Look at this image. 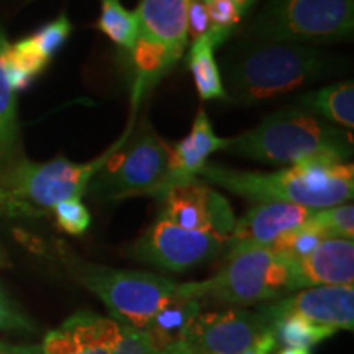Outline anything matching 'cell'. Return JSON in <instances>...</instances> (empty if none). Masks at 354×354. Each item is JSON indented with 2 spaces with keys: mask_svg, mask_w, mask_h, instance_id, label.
Wrapping results in <instances>:
<instances>
[{
  "mask_svg": "<svg viewBox=\"0 0 354 354\" xmlns=\"http://www.w3.org/2000/svg\"><path fill=\"white\" fill-rule=\"evenodd\" d=\"M333 57L317 46L245 39L221 59L227 100L253 105L322 81L333 73Z\"/></svg>",
  "mask_w": 354,
  "mask_h": 354,
  "instance_id": "1",
  "label": "cell"
},
{
  "mask_svg": "<svg viewBox=\"0 0 354 354\" xmlns=\"http://www.w3.org/2000/svg\"><path fill=\"white\" fill-rule=\"evenodd\" d=\"M198 177L250 202H284L310 210L343 205L354 196L353 165L326 159L297 162L272 172L232 169L207 162Z\"/></svg>",
  "mask_w": 354,
  "mask_h": 354,
  "instance_id": "2",
  "label": "cell"
},
{
  "mask_svg": "<svg viewBox=\"0 0 354 354\" xmlns=\"http://www.w3.org/2000/svg\"><path fill=\"white\" fill-rule=\"evenodd\" d=\"M225 151L274 166L313 159L348 162L353 156V136L344 128L292 105L268 115L251 130L228 138Z\"/></svg>",
  "mask_w": 354,
  "mask_h": 354,
  "instance_id": "3",
  "label": "cell"
},
{
  "mask_svg": "<svg viewBox=\"0 0 354 354\" xmlns=\"http://www.w3.org/2000/svg\"><path fill=\"white\" fill-rule=\"evenodd\" d=\"M136 113L130 115L127 130L100 156L88 162H73L66 158H56L48 162L19 161L13 165L0 184V205L12 215H37L53 210V207L69 198H81L87 192L94 176L109 158L125 143Z\"/></svg>",
  "mask_w": 354,
  "mask_h": 354,
  "instance_id": "4",
  "label": "cell"
},
{
  "mask_svg": "<svg viewBox=\"0 0 354 354\" xmlns=\"http://www.w3.org/2000/svg\"><path fill=\"white\" fill-rule=\"evenodd\" d=\"M294 261L271 248H253L227 258V264L214 277L179 284V294L198 300L202 307L241 308L268 300L284 299L292 290Z\"/></svg>",
  "mask_w": 354,
  "mask_h": 354,
  "instance_id": "5",
  "label": "cell"
},
{
  "mask_svg": "<svg viewBox=\"0 0 354 354\" xmlns=\"http://www.w3.org/2000/svg\"><path fill=\"white\" fill-rule=\"evenodd\" d=\"M353 33L354 0H266L246 38L317 46L346 41Z\"/></svg>",
  "mask_w": 354,
  "mask_h": 354,
  "instance_id": "6",
  "label": "cell"
},
{
  "mask_svg": "<svg viewBox=\"0 0 354 354\" xmlns=\"http://www.w3.org/2000/svg\"><path fill=\"white\" fill-rule=\"evenodd\" d=\"M169 159L171 145L143 120L133 127L125 143L94 176L87 192L102 201L136 196L158 198L169 176Z\"/></svg>",
  "mask_w": 354,
  "mask_h": 354,
  "instance_id": "7",
  "label": "cell"
},
{
  "mask_svg": "<svg viewBox=\"0 0 354 354\" xmlns=\"http://www.w3.org/2000/svg\"><path fill=\"white\" fill-rule=\"evenodd\" d=\"M74 276L95 294L113 320L135 330H143L162 305L177 294L179 284L165 276L109 266L74 263Z\"/></svg>",
  "mask_w": 354,
  "mask_h": 354,
  "instance_id": "8",
  "label": "cell"
},
{
  "mask_svg": "<svg viewBox=\"0 0 354 354\" xmlns=\"http://www.w3.org/2000/svg\"><path fill=\"white\" fill-rule=\"evenodd\" d=\"M227 241L209 232L185 230L159 218L131 246V256L140 263L171 272H184L215 259Z\"/></svg>",
  "mask_w": 354,
  "mask_h": 354,
  "instance_id": "9",
  "label": "cell"
},
{
  "mask_svg": "<svg viewBox=\"0 0 354 354\" xmlns=\"http://www.w3.org/2000/svg\"><path fill=\"white\" fill-rule=\"evenodd\" d=\"M268 330L272 326L261 310L201 312L190 323L184 344L192 354H241Z\"/></svg>",
  "mask_w": 354,
  "mask_h": 354,
  "instance_id": "10",
  "label": "cell"
},
{
  "mask_svg": "<svg viewBox=\"0 0 354 354\" xmlns=\"http://www.w3.org/2000/svg\"><path fill=\"white\" fill-rule=\"evenodd\" d=\"M159 218L185 230L214 233L225 241L236 223L230 202L201 177L174 185L159 198Z\"/></svg>",
  "mask_w": 354,
  "mask_h": 354,
  "instance_id": "11",
  "label": "cell"
},
{
  "mask_svg": "<svg viewBox=\"0 0 354 354\" xmlns=\"http://www.w3.org/2000/svg\"><path fill=\"white\" fill-rule=\"evenodd\" d=\"M269 323L286 313H295L335 331H353L354 325V287L320 286L302 289L290 297L279 299L261 308Z\"/></svg>",
  "mask_w": 354,
  "mask_h": 354,
  "instance_id": "12",
  "label": "cell"
},
{
  "mask_svg": "<svg viewBox=\"0 0 354 354\" xmlns=\"http://www.w3.org/2000/svg\"><path fill=\"white\" fill-rule=\"evenodd\" d=\"M313 212L284 202L254 203L234 223L225 245L227 258L253 248H269L279 236L307 223Z\"/></svg>",
  "mask_w": 354,
  "mask_h": 354,
  "instance_id": "13",
  "label": "cell"
},
{
  "mask_svg": "<svg viewBox=\"0 0 354 354\" xmlns=\"http://www.w3.org/2000/svg\"><path fill=\"white\" fill-rule=\"evenodd\" d=\"M120 323L94 312H77L46 335L43 354H113Z\"/></svg>",
  "mask_w": 354,
  "mask_h": 354,
  "instance_id": "14",
  "label": "cell"
},
{
  "mask_svg": "<svg viewBox=\"0 0 354 354\" xmlns=\"http://www.w3.org/2000/svg\"><path fill=\"white\" fill-rule=\"evenodd\" d=\"M190 0H140L136 7L138 39L166 51L179 63L189 48L187 10Z\"/></svg>",
  "mask_w": 354,
  "mask_h": 354,
  "instance_id": "15",
  "label": "cell"
},
{
  "mask_svg": "<svg viewBox=\"0 0 354 354\" xmlns=\"http://www.w3.org/2000/svg\"><path fill=\"white\" fill-rule=\"evenodd\" d=\"M354 243L326 238L307 258L292 264V290L320 286H353Z\"/></svg>",
  "mask_w": 354,
  "mask_h": 354,
  "instance_id": "16",
  "label": "cell"
},
{
  "mask_svg": "<svg viewBox=\"0 0 354 354\" xmlns=\"http://www.w3.org/2000/svg\"><path fill=\"white\" fill-rule=\"evenodd\" d=\"M227 145L228 138H221L216 135L205 110H198L189 135L179 143L171 145L169 176L158 201L174 185L189 183L198 177L212 154L225 151Z\"/></svg>",
  "mask_w": 354,
  "mask_h": 354,
  "instance_id": "17",
  "label": "cell"
},
{
  "mask_svg": "<svg viewBox=\"0 0 354 354\" xmlns=\"http://www.w3.org/2000/svg\"><path fill=\"white\" fill-rule=\"evenodd\" d=\"M202 308L198 300L180 295L179 287H177L174 297L162 305L148 322V325L140 331H143L151 346L159 351L185 346V333L194 318L202 312Z\"/></svg>",
  "mask_w": 354,
  "mask_h": 354,
  "instance_id": "18",
  "label": "cell"
},
{
  "mask_svg": "<svg viewBox=\"0 0 354 354\" xmlns=\"http://www.w3.org/2000/svg\"><path fill=\"white\" fill-rule=\"evenodd\" d=\"M232 35L209 28L201 38L194 39L189 48L187 68L192 73L198 97L203 102L227 100L221 81V71L216 63L215 50L227 43Z\"/></svg>",
  "mask_w": 354,
  "mask_h": 354,
  "instance_id": "19",
  "label": "cell"
},
{
  "mask_svg": "<svg viewBox=\"0 0 354 354\" xmlns=\"http://www.w3.org/2000/svg\"><path fill=\"white\" fill-rule=\"evenodd\" d=\"M295 105L317 115L325 122L339 125L344 130L354 128V84L336 82L315 91H308L295 99Z\"/></svg>",
  "mask_w": 354,
  "mask_h": 354,
  "instance_id": "20",
  "label": "cell"
},
{
  "mask_svg": "<svg viewBox=\"0 0 354 354\" xmlns=\"http://www.w3.org/2000/svg\"><path fill=\"white\" fill-rule=\"evenodd\" d=\"M6 32L0 28V165H8L19 149V115L17 92L6 73V51L8 48Z\"/></svg>",
  "mask_w": 354,
  "mask_h": 354,
  "instance_id": "21",
  "label": "cell"
},
{
  "mask_svg": "<svg viewBox=\"0 0 354 354\" xmlns=\"http://www.w3.org/2000/svg\"><path fill=\"white\" fill-rule=\"evenodd\" d=\"M100 17L95 28L128 55L138 39V17L122 0H100Z\"/></svg>",
  "mask_w": 354,
  "mask_h": 354,
  "instance_id": "22",
  "label": "cell"
},
{
  "mask_svg": "<svg viewBox=\"0 0 354 354\" xmlns=\"http://www.w3.org/2000/svg\"><path fill=\"white\" fill-rule=\"evenodd\" d=\"M272 331L277 342L286 344V348H305L310 349L315 344L325 342L336 331L326 326L318 325L307 320V318L295 315V313H286L279 317L272 323Z\"/></svg>",
  "mask_w": 354,
  "mask_h": 354,
  "instance_id": "23",
  "label": "cell"
},
{
  "mask_svg": "<svg viewBox=\"0 0 354 354\" xmlns=\"http://www.w3.org/2000/svg\"><path fill=\"white\" fill-rule=\"evenodd\" d=\"M323 240H326L325 234L307 221L302 227L279 236L269 248L276 253L286 256L287 259L300 261L307 258Z\"/></svg>",
  "mask_w": 354,
  "mask_h": 354,
  "instance_id": "24",
  "label": "cell"
},
{
  "mask_svg": "<svg viewBox=\"0 0 354 354\" xmlns=\"http://www.w3.org/2000/svg\"><path fill=\"white\" fill-rule=\"evenodd\" d=\"M317 230L326 238H346L353 240L354 236V207L351 203L330 207V209L315 210L308 220Z\"/></svg>",
  "mask_w": 354,
  "mask_h": 354,
  "instance_id": "25",
  "label": "cell"
},
{
  "mask_svg": "<svg viewBox=\"0 0 354 354\" xmlns=\"http://www.w3.org/2000/svg\"><path fill=\"white\" fill-rule=\"evenodd\" d=\"M71 33H73V24L66 13H61L55 20L48 21L46 25H43L41 28L26 38L44 59L51 61V57L68 41Z\"/></svg>",
  "mask_w": 354,
  "mask_h": 354,
  "instance_id": "26",
  "label": "cell"
},
{
  "mask_svg": "<svg viewBox=\"0 0 354 354\" xmlns=\"http://www.w3.org/2000/svg\"><path fill=\"white\" fill-rule=\"evenodd\" d=\"M53 212H55L57 227L73 236L84 234L91 227V212L84 205L81 198H69V201L59 202L53 207Z\"/></svg>",
  "mask_w": 354,
  "mask_h": 354,
  "instance_id": "27",
  "label": "cell"
},
{
  "mask_svg": "<svg viewBox=\"0 0 354 354\" xmlns=\"http://www.w3.org/2000/svg\"><path fill=\"white\" fill-rule=\"evenodd\" d=\"M113 354H192L187 346H180L176 349H159L153 348L151 343L148 342L143 331L130 328V326L120 325V336H118L117 346H115Z\"/></svg>",
  "mask_w": 354,
  "mask_h": 354,
  "instance_id": "28",
  "label": "cell"
},
{
  "mask_svg": "<svg viewBox=\"0 0 354 354\" xmlns=\"http://www.w3.org/2000/svg\"><path fill=\"white\" fill-rule=\"evenodd\" d=\"M210 28L209 10L203 0H190L187 10V32L189 39H197L205 35Z\"/></svg>",
  "mask_w": 354,
  "mask_h": 354,
  "instance_id": "29",
  "label": "cell"
},
{
  "mask_svg": "<svg viewBox=\"0 0 354 354\" xmlns=\"http://www.w3.org/2000/svg\"><path fill=\"white\" fill-rule=\"evenodd\" d=\"M276 344H277L276 335H274L272 330H268L241 354H271L274 351V348H276Z\"/></svg>",
  "mask_w": 354,
  "mask_h": 354,
  "instance_id": "30",
  "label": "cell"
},
{
  "mask_svg": "<svg viewBox=\"0 0 354 354\" xmlns=\"http://www.w3.org/2000/svg\"><path fill=\"white\" fill-rule=\"evenodd\" d=\"M0 354H43L41 346L37 344H12L0 342Z\"/></svg>",
  "mask_w": 354,
  "mask_h": 354,
  "instance_id": "31",
  "label": "cell"
},
{
  "mask_svg": "<svg viewBox=\"0 0 354 354\" xmlns=\"http://www.w3.org/2000/svg\"><path fill=\"white\" fill-rule=\"evenodd\" d=\"M15 323H19V318H15V315L7 308L2 295H0V328H8V325H15Z\"/></svg>",
  "mask_w": 354,
  "mask_h": 354,
  "instance_id": "32",
  "label": "cell"
},
{
  "mask_svg": "<svg viewBox=\"0 0 354 354\" xmlns=\"http://www.w3.org/2000/svg\"><path fill=\"white\" fill-rule=\"evenodd\" d=\"M203 2H210V0H203ZM230 2H233L234 6H238L243 12L248 13L256 3V0H230Z\"/></svg>",
  "mask_w": 354,
  "mask_h": 354,
  "instance_id": "33",
  "label": "cell"
},
{
  "mask_svg": "<svg viewBox=\"0 0 354 354\" xmlns=\"http://www.w3.org/2000/svg\"><path fill=\"white\" fill-rule=\"evenodd\" d=\"M279 354H310V351L305 348H284L279 351Z\"/></svg>",
  "mask_w": 354,
  "mask_h": 354,
  "instance_id": "34",
  "label": "cell"
},
{
  "mask_svg": "<svg viewBox=\"0 0 354 354\" xmlns=\"http://www.w3.org/2000/svg\"><path fill=\"white\" fill-rule=\"evenodd\" d=\"M6 264H7L6 253H3V251H2V248H0V268H2V266H6Z\"/></svg>",
  "mask_w": 354,
  "mask_h": 354,
  "instance_id": "35",
  "label": "cell"
}]
</instances>
